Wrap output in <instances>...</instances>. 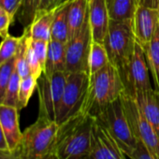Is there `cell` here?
<instances>
[{
    "instance_id": "obj_3",
    "label": "cell",
    "mask_w": 159,
    "mask_h": 159,
    "mask_svg": "<svg viewBox=\"0 0 159 159\" xmlns=\"http://www.w3.org/2000/svg\"><path fill=\"white\" fill-rule=\"evenodd\" d=\"M59 125L46 116L39 115L37 121L23 133L20 144L23 159H42L52 151Z\"/></svg>"
},
{
    "instance_id": "obj_21",
    "label": "cell",
    "mask_w": 159,
    "mask_h": 159,
    "mask_svg": "<svg viewBox=\"0 0 159 159\" xmlns=\"http://www.w3.org/2000/svg\"><path fill=\"white\" fill-rule=\"evenodd\" d=\"M70 0H66L58 5L52 25V39L66 43L68 40V22L67 11Z\"/></svg>"
},
{
    "instance_id": "obj_23",
    "label": "cell",
    "mask_w": 159,
    "mask_h": 159,
    "mask_svg": "<svg viewBox=\"0 0 159 159\" xmlns=\"http://www.w3.org/2000/svg\"><path fill=\"white\" fill-rule=\"evenodd\" d=\"M30 35L27 27H25L24 33L21 36V41L20 45L18 48V52L16 54V66L15 68L20 75L21 79H24L25 77H28L31 75V71L27 63V58H26V49H27V44L29 40Z\"/></svg>"
},
{
    "instance_id": "obj_30",
    "label": "cell",
    "mask_w": 159,
    "mask_h": 159,
    "mask_svg": "<svg viewBox=\"0 0 159 159\" xmlns=\"http://www.w3.org/2000/svg\"><path fill=\"white\" fill-rule=\"evenodd\" d=\"M31 45L34 49V52L43 68H45L46 65V59H47V54H48V46L49 42L44 41V40H35L31 39Z\"/></svg>"
},
{
    "instance_id": "obj_2",
    "label": "cell",
    "mask_w": 159,
    "mask_h": 159,
    "mask_svg": "<svg viewBox=\"0 0 159 159\" xmlns=\"http://www.w3.org/2000/svg\"><path fill=\"white\" fill-rule=\"evenodd\" d=\"M125 92L119 69L108 64L99 71L90 75L86 101L83 113L95 117L103 108L118 99Z\"/></svg>"
},
{
    "instance_id": "obj_13",
    "label": "cell",
    "mask_w": 159,
    "mask_h": 159,
    "mask_svg": "<svg viewBox=\"0 0 159 159\" xmlns=\"http://www.w3.org/2000/svg\"><path fill=\"white\" fill-rule=\"evenodd\" d=\"M88 21L93 41L103 44L111 21L106 0H89Z\"/></svg>"
},
{
    "instance_id": "obj_38",
    "label": "cell",
    "mask_w": 159,
    "mask_h": 159,
    "mask_svg": "<svg viewBox=\"0 0 159 159\" xmlns=\"http://www.w3.org/2000/svg\"><path fill=\"white\" fill-rule=\"evenodd\" d=\"M4 12H6V11L3 10V8H2L1 6H0V14H2V13H4Z\"/></svg>"
},
{
    "instance_id": "obj_40",
    "label": "cell",
    "mask_w": 159,
    "mask_h": 159,
    "mask_svg": "<svg viewBox=\"0 0 159 159\" xmlns=\"http://www.w3.org/2000/svg\"><path fill=\"white\" fill-rule=\"evenodd\" d=\"M158 11H159V7H158Z\"/></svg>"
},
{
    "instance_id": "obj_14",
    "label": "cell",
    "mask_w": 159,
    "mask_h": 159,
    "mask_svg": "<svg viewBox=\"0 0 159 159\" xmlns=\"http://www.w3.org/2000/svg\"><path fill=\"white\" fill-rule=\"evenodd\" d=\"M0 123L8 148L10 150L18 148L23 139L19 125V110L16 107L0 104Z\"/></svg>"
},
{
    "instance_id": "obj_34",
    "label": "cell",
    "mask_w": 159,
    "mask_h": 159,
    "mask_svg": "<svg viewBox=\"0 0 159 159\" xmlns=\"http://www.w3.org/2000/svg\"><path fill=\"white\" fill-rule=\"evenodd\" d=\"M0 159H23L21 146L14 150L0 148Z\"/></svg>"
},
{
    "instance_id": "obj_35",
    "label": "cell",
    "mask_w": 159,
    "mask_h": 159,
    "mask_svg": "<svg viewBox=\"0 0 159 159\" xmlns=\"http://www.w3.org/2000/svg\"><path fill=\"white\" fill-rule=\"evenodd\" d=\"M57 6H58L57 0H40L38 11H49Z\"/></svg>"
},
{
    "instance_id": "obj_31",
    "label": "cell",
    "mask_w": 159,
    "mask_h": 159,
    "mask_svg": "<svg viewBox=\"0 0 159 159\" xmlns=\"http://www.w3.org/2000/svg\"><path fill=\"white\" fill-rule=\"evenodd\" d=\"M128 157L131 159H155L147 146L139 139H137L136 146Z\"/></svg>"
},
{
    "instance_id": "obj_28",
    "label": "cell",
    "mask_w": 159,
    "mask_h": 159,
    "mask_svg": "<svg viewBox=\"0 0 159 159\" xmlns=\"http://www.w3.org/2000/svg\"><path fill=\"white\" fill-rule=\"evenodd\" d=\"M21 80H22L21 77L15 68L12 75H11L3 104L8 105V106H11V107H16L18 109V97H19V89H20Z\"/></svg>"
},
{
    "instance_id": "obj_19",
    "label": "cell",
    "mask_w": 159,
    "mask_h": 159,
    "mask_svg": "<svg viewBox=\"0 0 159 159\" xmlns=\"http://www.w3.org/2000/svg\"><path fill=\"white\" fill-rule=\"evenodd\" d=\"M110 18L132 24L138 0H106Z\"/></svg>"
},
{
    "instance_id": "obj_12",
    "label": "cell",
    "mask_w": 159,
    "mask_h": 159,
    "mask_svg": "<svg viewBox=\"0 0 159 159\" xmlns=\"http://www.w3.org/2000/svg\"><path fill=\"white\" fill-rule=\"evenodd\" d=\"M158 25V10L138 4L133 18L132 27L136 40L141 46L152 39Z\"/></svg>"
},
{
    "instance_id": "obj_37",
    "label": "cell",
    "mask_w": 159,
    "mask_h": 159,
    "mask_svg": "<svg viewBox=\"0 0 159 159\" xmlns=\"http://www.w3.org/2000/svg\"><path fill=\"white\" fill-rule=\"evenodd\" d=\"M0 148L1 149H9L8 148V144L2 130V126H1V123H0Z\"/></svg>"
},
{
    "instance_id": "obj_15",
    "label": "cell",
    "mask_w": 159,
    "mask_h": 159,
    "mask_svg": "<svg viewBox=\"0 0 159 159\" xmlns=\"http://www.w3.org/2000/svg\"><path fill=\"white\" fill-rule=\"evenodd\" d=\"M131 97L159 137V91L151 88L136 92Z\"/></svg>"
},
{
    "instance_id": "obj_22",
    "label": "cell",
    "mask_w": 159,
    "mask_h": 159,
    "mask_svg": "<svg viewBox=\"0 0 159 159\" xmlns=\"http://www.w3.org/2000/svg\"><path fill=\"white\" fill-rule=\"evenodd\" d=\"M110 64L109 56L104 44L92 41L88 57L89 75H93Z\"/></svg>"
},
{
    "instance_id": "obj_7",
    "label": "cell",
    "mask_w": 159,
    "mask_h": 159,
    "mask_svg": "<svg viewBox=\"0 0 159 159\" xmlns=\"http://www.w3.org/2000/svg\"><path fill=\"white\" fill-rule=\"evenodd\" d=\"M68 72L58 71L51 76L42 75L38 80L39 100V115H43L55 121L57 111L64 94Z\"/></svg>"
},
{
    "instance_id": "obj_26",
    "label": "cell",
    "mask_w": 159,
    "mask_h": 159,
    "mask_svg": "<svg viewBox=\"0 0 159 159\" xmlns=\"http://www.w3.org/2000/svg\"><path fill=\"white\" fill-rule=\"evenodd\" d=\"M16 57L11 58L7 63L0 66V104H3L7 89L11 81V75L15 69Z\"/></svg>"
},
{
    "instance_id": "obj_9",
    "label": "cell",
    "mask_w": 159,
    "mask_h": 159,
    "mask_svg": "<svg viewBox=\"0 0 159 159\" xmlns=\"http://www.w3.org/2000/svg\"><path fill=\"white\" fill-rule=\"evenodd\" d=\"M124 109L137 139L142 141L155 159H159V137L146 119L133 97L125 94L121 96Z\"/></svg>"
},
{
    "instance_id": "obj_29",
    "label": "cell",
    "mask_w": 159,
    "mask_h": 159,
    "mask_svg": "<svg viewBox=\"0 0 159 159\" xmlns=\"http://www.w3.org/2000/svg\"><path fill=\"white\" fill-rule=\"evenodd\" d=\"M26 58H27V63L31 71V75L34 76L36 79L39 80V78L42 75L43 73V68L34 52V49L31 45V37L29 38L28 44H27V49H26Z\"/></svg>"
},
{
    "instance_id": "obj_6",
    "label": "cell",
    "mask_w": 159,
    "mask_h": 159,
    "mask_svg": "<svg viewBox=\"0 0 159 159\" xmlns=\"http://www.w3.org/2000/svg\"><path fill=\"white\" fill-rule=\"evenodd\" d=\"M90 75L86 72H70L67 75L64 94L55 122L61 125L79 113H83L86 101Z\"/></svg>"
},
{
    "instance_id": "obj_5",
    "label": "cell",
    "mask_w": 159,
    "mask_h": 159,
    "mask_svg": "<svg viewBox=\"0 0 159 159\" xmlns=\"http://www.w3.org/2000/svg\"><path fill=\"white\" fill-rule=\"evenodd\" d=\"M136 41L132 24L111 19L103 43L110 63L118 69L126 65L133 54Z\"/></svg>"
},
{
    "instance_id": "obj_10",
    "label": "cell",
    "mask_w": 159,
    "mask_h": 159,
    "mask_svg": "<svg viewBox=\"0 0 159 159\" xmlns=\"http://www.w3.org/2000/svg\"><path fill=\"white\" fill-rule=\"evenodd\" d=\"M93 41L88 18L75 37L66 43V72H86L89 74L88 57Z\"/></svg>"
},
{
    "instance_id": "obj_8",
    "label": "cell",
    "mask_w": 159,
    "mask_h": 159,
    "mask_svg": "<svg viewBox=\"0 0 159 159\" xmlns=\"http://www.w3.org/2000/svg\"><path fill=\"white\" fill-rule=\"evenodd\" d=\"M149 66L142 46L136 41L135 49L129 62L119 68L120 76L125 86V93L133 96L136 92L152 88Z\"/></svg>"
},
{
    "instance_id": "obj_27",
    "label": "cell",
    "mask_w": 159,
    "mask_h": 159,
    "mask_svg": "<svg viewBox=\"0 0 159 159\" xmlns=\"http://www.w3.org/2000/svg\"><path fill=\"white\" fill-rule=\"evenodd\" d=\"M40 0H24L22 7L19 11L18 20L24 25L27 27L32 23L35 14L39 9Z\"/></svg>"
},
{
    "instance_id": "obj_32",
    "label": "cell",
    "mask_w": 159,
    "mask_h": 159,
    "mask_svg": "<svg viewBox=\"0 0 159 159\" xmlns=\"http://www.w3.org/2000/svg\"><path fill=\"white\" fill-rule=\"evenodd\" d=\"M24 0H0V6L13 20L19 12Z\"/></svg>"
},
{
    "instance_id": "obj_16",
    "label": "cell",
    "mask_w": 159,
    "mask_h": 159,
    "mask_svg": "<svg viewBox=\"0 0 159 159\" xmlns=\"http://www.w3.org/2000/svg\"><path fill=\"white\" fill-rule=\"evenodd\" d=\"M57 7L49 11H38L36 12L32 23L27 26L32 39L44 40L48 42L52 39V25Z\"/></svg>"
},
{
    "instance_id": "obj_11",
    "label": "cell",
    "mask_w": 159,
    "mask_h": 159,
    "mask_svg": "<svg viewBox=\"0 0 159 159\" xmlns=\"http://www.w3.org/2000/svg\"><path fill=\"white\" fill-rule=\"evenodd\" d=\"M87 159H126V154L109 132L95 121L92 145Z\"/></svg>"
},
{
    "instance_id": "obj_24",
    "label": "cell",
    "mask_w": 159,
    "mask_h": 159,
    "mask_svg": "<svg viewBox=\"0 0 159 159\" xmlns=\"http://www.w3.org/2000/svg\"><path fill=\"white\" fill-rule=\"evenodd\" d=\"M38 86V79L34 76L29 75L21 80L20 89H19V97H18V110L21 111L25 109Z\"/></svg>"
},
{
    "instance_id": "obj_18",
    "label": "cell",
    "mask_w": 159,
    "mask_h": 159,
    "mask_svg": "<svg viewBox=\"0 0 159 159\" xmlns=\"http://www.w3.org/2000/svg\"><path fill=\"white\" fill-rule=\"evenodd\" d=\"M58 71H66V43L51 39L48 46V54L43 74L51 76Z\"/></svg>"
},
{
    "instance_id": "obj_4",
    "label": "cell",
    "mask_w": 159,
    "mask_h": 159,
    "mask_svg": "<svg viewBox=\"0 0 159 159\" xmlns=\"http://www.w3.org/2000/svg\"><path fill=\"white\" fill-rule=\"evenodd\" d=\"M95 119L115 139L126 156H129L136 146L137 139L127 120L121 97L103 108Z\"/></svg>"
},
{
    "instance_id": "obj_20",
    "label": "cell",
    "mask_w": 159,
    "mask_h": 159,
    "mask_svg": "<svg viewBox=\"0 0 159 159\" xmlns=\"http://www.w3.org/2000/svg\"><path fill=\"white\" fill-rule=\"evenodd\" d=\"M146 61L151 71L154 87L159 91V25L155 30L152 39L142 45Z\"/></svg>"
},
{
    "instance_id": "obj_25",
    "label": "cell",
    "mask_w": 159,
    "mask_h": 159,
    "mask_svg": "<svg viewBox=\"0 0 159 159\" xmlns=\"http://www.w3.org/2000/svg\"><path fill=\"white\" fill-rule=\"evenodd\" d=\"M20 41L21 37H13L11 35L2 39L0 43V66L16 56Z\"/></svg>"
},
{
    "instance_id": "obj_33",
    "label": "cell",
    "mask_w": 159,
    "mask_h": 159,
    "mask_svg": "<svg viewBox=\"0 0 159 159\" xmlns=\"http://www.w3.org/2000/svg\"><path fill=\"white\" fill-rule=\"evenodd\" d=\"M12 22L13 20L7 12L0 14V37L2 38V39L10 35L9 27Z\"/></svg>"
},
{
    "instance_id": "obj_1",
    "label": "cell",
    "mask_w": 159,
    "mask_h": 159,
    "mask_svg": "<svg viewBox=\"0 0 159 159\" xmlns=\"http://www.w3.org/2000/svg\"><path fill=\"white\" fill-rule=\"evenodd\" d=\"M95 117L79 113L59 125L52 153L56 159H87L93 139Z\"/></svg>"
},
{
    "instance_id": "obj_36",
    "label": "cell",
    "mask_w": 159,
    "mask_h": 159,
    "mask_svg": "<svg viewBox=\"0 0 159 159\" xmlns=\"http://www.w3.org/2000/svg\"><path fill=\"white\" fill-rule=\"evenodd\" d=\"M138 3L142 6L157 9V10L159 7V0H138Z\"/></svg>"
},
{
    "instance_id": "obj_39",
    "label": "cell",
    "mask_w": 159,
    "mask_h": 159,
    "mask_svg": "<svg viewBox=\"0 0 159 159\" xmlns=\"http://www.w3.org/2000/svg\"><path fill=\"white\" fill-rule=\"evenodd\" d=\"M64 1H66V0H57V3H58V5H60V4L63 3Z\"/></svg>"
},
{
    "instance_id": "obj_17",
    "label": "cell",
    "mask_w": 159,
    "mask_h": 159,
    "mask_svg": "<svg viewBox=\"0 0 159 159\" xmlns=\"http://www.w3.org/2000/svg\"><path fill=\"white\" fill-rule=\"evenodd\" d=\"M88 7L89 0H70L67 11L68 39L81 31L88 18Z\"/></svg>"
}]
</instances>
